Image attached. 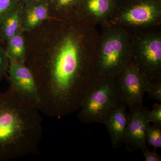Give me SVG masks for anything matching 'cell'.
<instances>
[{"instance_id": "6da1fadb", "label": "cell", "mask_w": 161, "mask_h": 161, "mask_svg": "<svg viewBox=\"0 0 161 161\" xmlns=\"http://www.w3.org/2000/svg\"><path fill=\"white\" fill-rule=\"evenodd\" d=\"M41 113L11 86L0 92V161L39 153L43 134Z\"/></svg>"}, {"instance_id": "7a4b0ae2", "label": "cell", "mask_w": 161, "mask_h": 161, "mask_svg": "<svg viewBox=\"0 0 161 161\" xmlns=\"http://www.w3.org/2000/svg\"><path fill=\"white\" fill-rule=\"evenodd\" d=\"M121 103L116 78L96 75L85 93L78 118L83 124L105 125L110 113Z\"/></svg>"}, {"instance_id": "3957f363", "label": "cell", "mask_w": 161, "mask_h": 161, "mask_svg": "<svg viewBox=\"0 0 161 161\" xmlns=\"http://www.w3.org/2000/svg\"><path fill=\"white\" fill-rule=\"evenodd\" d=\"M126 37L119 30L112 31L103 40L96 63V75L116 78L129 63Z\"/></svg>"}, {"instance_id": "277c9868", "label": "cell", "mask_w": 161, "mask_h": 161, "mask_svg": "<svg viewBox=\"0 0 161 161\" xmlns=\"http://www.w3.org/2000/svg\"><path fill=\"white\" fill-rule=\"evenodd\" d=\"M122 103L127 108L143 104L150 84L149 78L133 63H128L116 78Z\"/></svg>"}, {"instance_id": "5b68a950", "label": "cell", "mask_w": 161, "mask_h": 161, "mask_svg": "<svg viewBox=\"0 0 161 161\" xmlns=\"http://www.w3.org/2000/svg\"><path fill=\"white\" fill-rule=\"evenodd\" d=\"M150 112L142 104L130 108L127 112L123 143L130 152L147 149L146 135L147 127L150 124Z\"/></svg>"}, {"instance_id": "8992f818", "label": "cell", "mask_w": 161, "mask_h": 161, "mask_svg": "<svg viewBox=\"0 0 161 161\" xmlns=\"http://www.w3.org/2000/svg\"><path fill=\"white\" fill-rule=\"evenodd\" d=\"M7 78L10 86L21 97L39 108L40 98L37 84L33 73L25 63L9 61Z\"/></svg>"}, {"instance_id": "52a82bcc", "label": "cell", "mask_w": 161, "mask_h": 161, "mask_svg": "<svg viewBox=\"0 0 161 161\" xmlns=\"http://www.w3.org/2000/svg\"><path fill=\"white\" fill-rule=\"evenodd\" d=\"M151 82L159 80L161 70V39L147 37L140 43L137 62L134 63Z\"/></svg>"}, {"instance_id": "ba28073f", "label": "cell", "mask_w": 161, "mask_h": 161, "mask_svg": "<svg viewBox=\"0 0 161 161\" xmlns=\"http://www.w3.org/2000/svg\"><path fill=\"white\" fill-rule=\"evenodd\" d=\"M161 16L159 5L154 2L146 1L133 5L122 13V22L132 26H146L155 23Z\"/></svg>"}, {"instance_id": "9c48e42d", "label": "cell", "mask_w": 161, "mask_h": 161, "mask_svg": "<svg viewBox=\"0 0 161 161\" xmlns=\"http://www.w3.org/2000/svg\"><path fill=\"white\" fill-rule=\"evenodd\" d=\"M127 112L126 106L121 103L112 111L107 119L104 125L108 131L113 149H119L123 144Z\"/></svg>"}, {"instance_id": "30bf717a", "label": "cell", "mask_w": 161, "mask_h": 161, "mask_svg": "<svg viewBox=\"0 0 161 161\" xmlns=\"http://www.w3.org/2000/svg\"><path fill=\"white\" fill-rule=\"evenodd\" d=\"M23 9L17 4L0 16V43L6 41L22 29Z\"/></svg>"}, {"instance_id": "8fae6325", "label": "cell", "mask_w": 161, "mask_h": 161, "mask_svg": "<svg viewBox=\"0 0 161 161\" xmlns=\"http://www.w3.org/2000/svg\"><path fill=\"white\" fill-rule=\"evenodd\" d=\"M48 17V8L46 4L36 3L29 5L23 9L21 26L22 30H33Z\"/></svg>"}, {"instance_id": "7c38bea8", "label": "cell", "mask_w": 161, "mask_h": 161, "mask_svg": "<svg viewBox=\"0 0 161 161\" xmlns=\"http://www.w3.org/2000/svg\"><path fill=\"white\" fill-rule=\"evenodd\" d=\"M22 29L6 40V49L9 61L25 63L26 45Z\"/></svg>"}, {"instance_id": "4fadbf2b", "label": "cell", "mask_w": 161, "mask_h": 161, "mask_svg": "<svg viewBox=\"0 0 161 161\" xmlns=\"http://www.w3.org/2000/svg\"><path fill=\"white\" fill-rule=\"evenodd\" d=\"M86 15L92 19H100L109 15L112 8V0H86Z\"/></svg>"}, {"instance_id": "5bb4252c", "label": "cell", "mask_w": 161, "mask_h": 161, "mask_svg": "<svg viewBox=\"0 0 161 161\" xmlns=\"http://www.w3.org/2000/svg\"><path fill=\"white\" fill-rule=\"evenodd\" d=\"M152 126L150 124L146 131V142L156 150L161 148V130L160 126L155 125Z\"/></svg>"}, {"instance_id": "9a60e30c", "label": "cell", "mask_w": 161, "mask_h": 161, "mask_svg": "<svg viewBox=\"0 0 161 161\" xmlns=\"http://www.w3.org/2000/svg\"><path fill=\"white\" fill-rule=\"evenodd\" d=\"M0 43V80L7 78L9 65V60L6 49Z\"/></svg>"}, {"instance_id": "2e32d148", "label": "cell", "mask_w": 161, "mask_h": 161, "mask_svg": "<svg viewBox=\"0 0 161 161\" xmlns=\"http://www.w3.org/2000/svg\"><path fill=\"white\" fill-rule=\"evenodd\" d=\"M147 93L151 99L161 102V83L160 80L151 82Z\"/></svg>"}, {"instance_id": "e0dca14e", "label": "cell", "mask_w": 161, "mask_h": 161, "mask_svg": "<svg viewBox=\"0 0 161 161\" xmlns=\"http://www.w3.org/2000/svg\"><path fill=\"white\" fill-rule=\"evenodd\" d=\"M149 122L161 126V104H154L149 114Z\"/></svg>"}, {"instance_id": "ac0fdd59", "label": "cell", "mask_w": 161, "mask_h": 161, "mask_svg": "<svg viewBox=\"0 0 161 161\" xmlns=\"http://www.w3.org/2000/svg\"><path fill=\"white\" fill-rule=\"evenodd\" d=\"M18 0H0V16L18 4Z\"/></svg>"}, {"instance_id": "d6986e66", "label": "cell", "mask_w": 161, "mask_h": 161, "mask_svg": "<svg viewBox=\"0 0 161 161\" xmlns=\"http://www.w3.org/2000/svg\"><path fill=\"white\" fill-rule=\"evenodd\" d=\"M145 160L146 161H161V157L156 153V150L154 149L153 151H150L148 149L142 150Z\"/></svg>"}, {"instance_id": "ffe728a7", "label": "cell", "mask_w": 161, "mask_h": 161, "mask_svg": "<svg viewBox=\"0 0 161 161\" xmlns=\"http://www.w3.org/2000/svg\"><path fill=\"white\" fill-rule=\"evenodd\" d=\"M75 0H57L58 6L60 7H66L71 4Z\"/></svg>"}, {"instance_id": "44dd1931", "label": "cell", "mask_w": 161, "mask_h": 161, "mask_svg": "<svg viewBox=\"0 0 161 161\" xmlns=\"http://www.w3.org/2000/svg\"><path fill=\"white\" fill-rule=\"evenodd\" d=\"M22 1H23V2H30V1H31V0H22Z\"/></svg>"}]
</instances>
